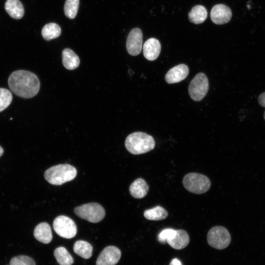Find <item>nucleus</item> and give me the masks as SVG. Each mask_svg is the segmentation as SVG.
Returning a JSON list of instances; mask_svg holds the SVG:
<instances>
[{
    "instance_id": "1",
    "label": "nucleus",
    "mask_w": 265,
    "mask_h": 265,
    "mask_svg": "<svg viewBox=\"0 0 265 265\" xmlns=\"http://www.w3.org/2000/svg\"><path fill=\"white\" fill-rule=\"evenodd\" d=\"M8 83L10 90L23 98L35 96L40 89V81L34 73L26 70H17L9 76Z\"/></svg>"
},
{
    "instance_id": "2",
    "label": "nucleus",
    "mask_w": 265,
    "mask_h": 265,
    "mask_svg": "<svg viewBox=\"0 0 265 265\" xmlns=\"http://www.w3.org/2000/svg\"><path fill=\"white\" fill-rule=\"evenodd\" d=\"M125 145L130 153L133 155H139L152 150L155 148V141L151 135L137 132L127 137Z\"/></svg>"
},
{
    "instance_id": "3",
    "label": "nucleus",
    "mask_w": 265,
    "mask_h": 265,
    "mask_svg": "<svg viewBox=\"0 0 265 265\" xmlns=\"http://www.w3.org/2000/svg\"><path fill=\"white\" fill-rule=\"evenodd\" d=\"M77 171L73 166L68 164H61L53 166L45 171V179L53 185H61L73 180Z\"/></svg>"
},
{
    "instance_id": "4",
    "label": "nucleus",
    "mask_w": 265,
    "mask_h": 265,
    "mask_svg": "<svg viewBox=\"0 0 265 265\" xmlns=\"http://www.w3.org/2000/svg\"><path fill=\"white\" fill-rule=\"evenodd\" d=\"M185 188L188 191L197 194H203L209 190L211 181L205 175L197 173L186 174L183 180Z\"/></svg>"
},
{
    "instance_id": "5",
    "label": "nucleus",
    "mask_w": 265,
    "mask_h": 265,
    "mask_svg": "<svg viewBox=\"0 0 265 265\" xmlns=\"http://www.w3.org/2000/svg\"><path fill=\"white\" fill-rule=\"evenodd\" d=\"M75 213L79 217L92 223L102 221L105 216V210L97 203H90L77 207Z\"/></svg>"
},
{
    "instance_id": "6",
    "label": "nucleus",
    "mask_w": 265,
    "mask_h": 265,
    "mask_svg": "<svg viewBox=\"0 0 265 265\" xmlns=\"http://www.w3.org/2000/svg\"><path fill=\"white\" fill-rule=\"evenodd\" d=\"M231 240L229 232L223 226H216L212 228L207 235L209 244L217 249L226 248L230 244Z\"/></svg>"
},
{
    "instance_id": "7",
    "label": "nucleus",
    "mask_w": 265,
    "mask_h": 265,
    "mask_svg": "<svg viewBox=\"0 0 265 265\" xmlns=\"http://www.w3.org/2000/svg\"><path fill=\"white\" fill-rule=\"evenodd\" d=\"M208 89L209 81L207 76L203 73H199L191 81L188 93L193 100L200 101L205 97Z\"/></svg>"
},
{
    "instance_id": "8",
    "label": "nucleus",
    "mask_w": 265,
    "mask_h": 265,
    "mask_svg": "<svg viewBox=\"0 0 265 265\" xmlns=\"http://www.w3.org/2000/svg\"><path fill=\"white\" fill-rule=\"evenodd\" d=\"M53 228L58 235L65 238H74L77 232L75 222L65 215L56 217L53 222Z\"/></svg>"
},
{
    "instance_id": "9",
    "label": "nucleus",
    "mask_w": 265,
    "mask_h": 265,
    "mask_svg": "<svg viewBox=\"0 0 265 265\" xmlns=\"http://www.w3.org/2000/svg\"><path fill=\"white\" fill-rule=\"evenodd\" d=\"M121 256L120 250L114 246L105 247L99 254L96 265H115Z\"/></svg>"
},
{
    "instance_id": "10",
    "label": "nucleus",
    "mask_w": 265,
    "mask_h": 265,
    "mask_svg": "<svg viewBox=\"0 0 265 265\" xmlns=\"http://www.w3.org/2000/svg\"><path fill=\"white\" fill-rule=\"evenodd\" d=\"M142 38V32L139 28H133L130 32L126 41V48L130 55L136 56L140 53Z\"/></svg>"
},
{
    "instance_id": "11",
    "label": "nucleus",
    "mask_w": 265,
    "mask_h": 265,
    "mask_svg": "<svg viewBox=\"0 0 265 265\" xmlns=\"http://www.w3.org/2000/svg\"><path fill=\"white\" fill-rule=\"evenodd\" d=\"M232 16L231 9L228 6L223 4H218L214 5L211 12V20L217 25L227 23L231 20Z\"/></svg>"
},
{
    "instance_id": "12",
    "label": "nucleus",
    "mask_w": 265,
    "mask_h": 265,
    "mask_svg": "<svg viewBox=\"0 0 265 265\" xmlns=\"http://www.w3.org/2000/svg\"><path fill=\"white\" fill-rule=\"evenodd\" d=\"M189 73V69L184 64H179L170 69L165 76V80L169 84L177 83L185 79Z\"/></svg>"
},
{
    "instance_id": "13",
    "label": "nucleus",
    "mask_w": 265,
    "mask_h": 265,
    "mask_svg": "<svg viewBox=\"0 0 265 265\" xmlns=\"http://www.w3.org/2000/svg\"><path fill=\"white\" fill-rule=\"evenodd\" d=\"M161 50L159 41L154 38L148 39L143 47V54L145 58L153 61L159 56Z\"/></svg>"
},
{
    "instance_id": "14",
    "label": "nucleus",
    "mask_w": 265,
    "mask_h": 265,
    "mask_svg": "<svg viewBox=\"0 0 265 265\" xmlns=\"http://www.w3.org/2000/svg\"><path fill=\"white\" fill-rule=\"evenodd\" d=\"M33 235L37 240L45 244L50 243L53 238L51 228L46 222L38 224L34 230Z\"/></svg>"
},
{
    "instance_id": "15",
    "label": "nucleus",
    "mask_w": 265,
    "mask_h": 265,
    "mask_svg": "<svg viewBox=\"0 0 265 265\" xmlns=\"http://www.w3.org/2000/svg\"><path fill=\"white\" fill-rule=\"evenodd\" d=\"M149 188L148 184L144 179L138 178L131 184L129 191L133 198L141 199L147 195Z\"/></svg>"
},
{
    "instance_id": "16",
    "label": "nucleus",
    "mask_w": 265,
    "mask_h": 265,
    "mask_svg": "<svg viewBox=\"0 0 265 265\" xmlns=\"http://www.w3.org/2000/svg\"><path fill=\"white\" fill-rule=\"evenodd\" d=\"M4 8L7 13L13 19H20L24 15V6L19 0H7Z\"/></svg>"
},
{
    "instance_id": "17",
    "label": "nucleus",
    "mask_w": 265,
    "mask_h": 265,
    "mask_svg": "<svg viewBox=\"0 0 265 265\" xmlns=\"http://www.w3.org/2000/svg\"><path fill=\"white\" fill-rule=\"evenodd\" d=\"M172 248L180 250L186 247L189 242V237L187 233L184 230H176L175 237L167 241Z\"/></svg>"
},
{
    "instance_id": "18",
    "label": "nucleus",
    "mask_w": 265,
    "mask_h": 265,
    "mask_svg": "<svg viewBox=\"0 0 265 265\" xmlns=\"http://www.w3.org/2000/svg\"><path fill=\"white\" fill-rule=\"evenodd\" d=\"M62 63L68 70H72L78 68L80 60L79 56L69 48L64 49L62 52Z\"/></svg>"
},
{
    "instance_id": "19",
    "label": "nucleus",
    "mask_w": 265,
    "mask_h": 265,
    "mask_svg": "<svg viewBox=\"0 0 265 265\" xmlns=\"http://www.w3.org/2000/svg\"><path fill=\"white\" fill-rule=\"evenodd\" d=\"M208 15L206 8L201 5L193 7L188 13V18L191 23L199 24L204 22Z\"/></svg>"
},
{
    "instance_id": "20",
    "label": "nucleus",
    "mask_w": 265,
    "mask_h": 265,
    "mask_svg": "<svg viewBox=\"0 0 265 265\" xmlns=\"http://www.w3.org/2000/svg\"><path fill=\"white\" fill-rule=\"evenodd\" d=\"M74 252L85 259H89L92 255L93 247L88 242L84 240H78L74 244Z\"/></svg>"
},
{
    "instance_id": "21",
    "label": "nucleus",
    "mask_w": 265,
    "mask_h": 265,
    "mask_svg": "<svg viewBox=\"0 0 265 265\" xmlns=\"http://www.w3.org/2000/svg\"><path fill=\"white\" fill-rule=\"evenodd\" d=\"M168 215L167 211L160 206H157L152 209L147 210L144 212V217L150 220H161L165 219Z\"/></svg>"
},
{
    "instance_id": "22",
    "label": "nucleus",
    "mask_w": 265,
    "mask_h": 265,
    "mask_svg": "<svg viewBox=\"0 0 265 265\" xmlns=\"http://www.w3.org/2000/svg\"><path fill=\"white\" fill-rule=\"evenodd\" d=\"M61 30L60 26L54 23H50L44 26L42 29V35L47 41L55 39L59 37Z\"/></svg>"
},
{
    "instance_id": "23",
    "label": "nucleus",
    "mask_w": 265,
    "mask_h": 265,
    "mask_svg": "<svg viewBox=\"0 0 265 265\" xmlns=\"http://www.w3.org/2000/svg\"><path fill=\"white\" fill-rule=\"evenodd\" d=\"M54 256L59 265H72L74 263L73 258L64 247L56 248L54 251Z\"/></svg>"
},
{
    "instance_id": "24",
    "label": "nucleus",
    "mask_w": 265,
    "mask_h": 265,
    "mask_svg": "<svg viewBox=\"0 0 265 265\" xmlns=\"http://www.w3.org/2000/svg\"><path fill=\"white\" fill-rule=\"evenodd\" d=\"M79 0H66L64 10L67 17L71 19L76 17L79 9Z\"/></svg>"
},
{
    "instance_id": "25",
    "label": "nucleus",
    "mask_w": 265,
    "mask_h": 265,
    "mask_svg": "<svg viewBox=\"0 0 265 265\" xmlns=\"http://www.w3.org/2000/svg\"><path fill=\"white\" fill-rule=\"evenodd\" d=\"M12 95L7 89L0 88V112L6 108L11 104Z\"/></svg>"
},
{
    "instance_id": "26",
    "label": "nucleus",
    "mask_w": 265,
    "mask_h": 265,
    "mask_svg": "<svg viewBox=\"0 0 265 265\" xmlns=\"http://www.w3.org/2000/svg\"><path fill=\"white\" fill-rule=\"evenodd\" d=\"M10 265H36V264L31 258L25 255H20L13 257L10 261Z\"/></svg>"
},
{
    "instance_id": "27",
    "label": "nucleus",
    "mask_w": 265,
    "mask_h": 265,
    "mask_svg": "<svg viewBox=\"0 0 265 265\" xmlns=\"http://www.w3.org/2000/svg\"><path fill=\"white\" fill-rule=\"evenodd\" d=\"M176 234V230L172 228H166L162 230L158 235V239L161 243H165L172 239Z\"/></svg>"
},
{
    "instance_id": "28",
    "label": "nucleus",
    "mask_w": 265,
    "mask_h": 265,
    "mask_svg": "<svg viewBox=\"0 0 265 265\" xmlns=\"http://www.w3.org/2000/svg\"><path fill=\"white\" fill-rule=\"evenodd\" d=\"M258 102L262 106L265 107V92L259 95L258 97ZM264 118L265 120V111L264 113Z\"/></svg>"
},
{
    "instance_id": "29",
    "label": "nucleus",
    "mask_w": 265,
    "mask_h": 265,
    "mask_svg": "<svg viewBox=\"0 0 265 265\" xmlns=\"http://www.w3.org/2000/svg\"><path fill=\"white\" fill-rule=\"evenodd\" d=\"M169 265H183L181 262L177 258L173 259Z\"/></svg>"
},
{
    "instance_id": "30",
    "label": "nucleus",
    "mask_w": 265,
    "mask_h": 265,
    "mask_svg": "<svg viewBox=\"0 0 265 265\" xmlns=\"http://www.w3.org/2000/svg\"><path fill=\"white\" fill-rule=\"evenodd\" d=\"M3 150L1 146H0V157L2 156V155L3 154Z\"/></svg>"
}]
</instances>
